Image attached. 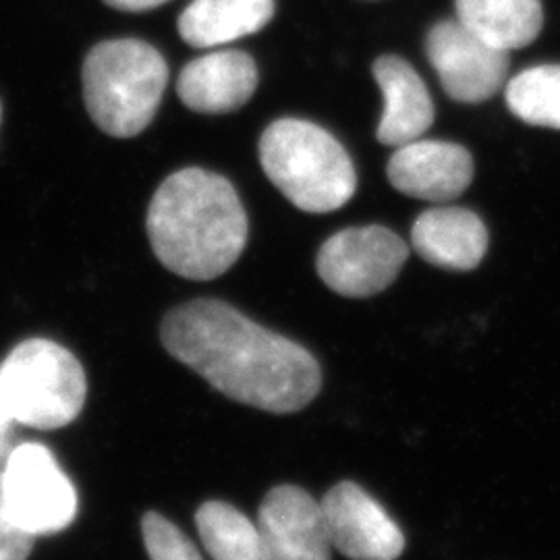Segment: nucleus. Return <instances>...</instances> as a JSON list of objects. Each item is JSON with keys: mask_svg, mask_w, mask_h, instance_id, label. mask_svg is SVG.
Instances as JSON below:
<instances>
[{"mask_svg": "<svg viewBox=\"0 0 560 560\" xmlns=\"http://www.w3.org/2000/svg\"><path fill=\"white\" fill-rule=\"evenodd\" d=\"M409 258L407 243L381 224L345 229L324 245L316 258L324 284L349 300H368L386 291Z\"/></svg>", "mask_w": 560, "mask_h": 560, "instance_id": "0eeeda50", "label": "nucleus"}, {"mask_svg": "<svg viewBox=\"0 0 560 560\" xmlns=\"http://www.w3.org/2000/svg\"><path fill=\"white\" fill-rule=\"evenodd\" d=\"M506 104L527 125L560 129V65L521 71L506 85Z\"/></svg>", "mask_w": 560, "mask_h": 560, "instance_id": "a211bd4d", "label": "nucleus"}, {"mask_svg": "<svg viewBox=\"0 0 560 560\" xmlns=\"http://www.w3.org/2000/svg\"><path fill=\"white\" fill-rule=\"evenodd\" d=\"M13 423H15V420H13L7 402H4L2 395H0V457H4V459L11 453V448H9V434H11V425Z\"/></svg>", "mask_w": 560, "mask_h": 560, "instance_id": "412c9836", "label": "nucleus"}, {"mask_svg": "<svg viewBox=\"0 0 560 560\" xmlns=\"http://www.w3.org/2000/svg\"><path fill=\"white\" fill-rule=\"evenodd\" d=\"M145 226L162 266L189 280L222 277L240 260L249 233L235 187L203 168H183L162 180Z\"/></svg>", "mask_w": 560, "mask_h": 560, "instance_id": "f03ea898", "label": "nucleus"}, {"mask_svg": "<svg viewBox=\"0 0 560 560\" xmlns=\"http://www.w3.org/2000/svg\"><path fill=\"white\" fill-rule=\"evenodd\" d=\"M141 536L150 560H203L198 546L161 513L148 511L141 517Z\"/></svg>", "mask_w": 560, "mask_h": 560, "instance_id": "6ab92c4d", "label": "nucleus"}, {"mask_svg": "<svg viewBox=\"0 0 560 560\" xmlns=\"http://www.w3.org/2000/svg\"><path fill=\"white\" fill-rule=\"evenodd\" d=\"M258 527L268 560H330L320 502L300 486H275L260 504Z\"/></svg>", "mask_w": 560, "mask_h": 560, "instance_id": "9d476101", "label": "nucleus"}, {"mask_svg": "<svg viewBox=\"0 0 560 560\" xmlns=\"http://www.w3.org/2000/svg\"><path fill=\"white\" fill-rule=\"evenodd\" d=\"M0 395L15 423L59 430L78 420L88 397L80 360L59 342L27 339L0 365Z\"/></svg>", "mask_w": 560, "mask_h": 560, "instance_id": "39448f33", "label": "nucleus"}, {"mask_svg": "<svg viewBox=\"0 0 560 560\" xmlns=\"http://www.w3.org/2000/svg\"><path fill=\"white\" fill-rule=\"evenodd\" d=\"M0 119H2V106H0Z\"/></svg>", "mask_w": 560, "mask_h": 560, "instance_id": "5701e85b", "label": "nucleus"}, {"mask_svg": "<svg viewBox=\"0 0 560 560\" xmlns=\"http://www.w3.org/2000/svg\"><path fill=\"white\" fill-rule=\"evenodd\" d=\"M372 73L384 96V115L376 131L378 141L399 148L420 140L434 122V102L416 69L400 57H381Z\"/></svg>", "mask_w": 560, "mask_h": 560, "instance_id": "4468645a", "label": "nucleus"}, {"mask_svg": "<svg viewBox=\"0 0 560 560\" xmlns=\"http://www.w3.org/2000/svg\"><path fill=\"white\" fill-rule=\"evenodd\" d=\"M0 492L9 520L34 538L59 534L78 515V492L44 444L11 448L0 471Z\"/></svg>", "mask_w": 560, "mask_h": 560, "instance_id": "423d86ee", "label": "nucleus"}, {"mask_svg": "<svg viewBox=\"0 0 560 560\" xmlns=\"http://www.w3.org/2000/svg\"><path fill=\"white\" fill-rule=\"evenodd\" d=\"M266 177L295 208L326 214L342 208L358 189V173L340 141L320 125L279 119L260 140Z\"/></svg>", "mask_w": 560, "mask_h": 560, "instance_id": "7ed1b4c3", "label": "nucleus"}, {"mask_svg": "<svg viewBox=\"0 0 560 560\" xmlns=\"http://www.w3.org/2000/svg\"><path fill=\"white\" fill-rule=\"evenodd\" d=\"M196 527L214 560H268L258 523L229 502H203L196 511Z\"/></svg>", "mask_w": 560, "mask_h": 560, "instance_id": "f3484780", "label": "nucleus"}, {"mask_svg": "<svg viewBox=\"0 0 560 560\" xmlns=\"http://www.w3.org/2000/svg\"><path fill=\"white\" fill-rule=\"evenodd\" d=\"M258 81V67L247 52L214 50L180 71L177 94L194 113L224 115L252 101Z\"/></svg>", "mask_w": 560, "mask_h": 560, "instance_id": "f8f14e48", "label": "nucleus"}, {"mask_svg": "<svg viewBox=\"0 0 560 560\" xmlns=\"http://www.w3.org/2000/svg\"><path fill=\"white\" fill-rule=\"evenodd\" d=\"M425 55L444 92L463 104H480L497 96L509 73V52L478 38L459 20L441 21L430 30Z\"/></svg>", "mask_w": 560, "mask_h": 560, "instance_id": "6e6552de", "label": "nucleus"}, {"mask_svg": "<svg viewBox=\"0 0 560 560\" xmlns=\"http://www.w3.org/2000/svg\"><path fill=\"white\" fill-rule=\"evenodd\" d=\"M34 536L25 534L9 520L0 492V560H27L34 550Z\"/></svg>", "mask_w": 560, "mask_h": 560, "instance_id": "aec40b11", "label": "nucleus"}, {"mask_svg": "<svg viewBox=\"0 0 560 560\" xmlns=\"http://www.w3.org/2000/svg\"><path fill=\"white\" fill-rule=\"evenodd\" d=\"M471 154L451 141L416 140L402 143L386 166L390 185L416 200L451 201L474 180Z\"/></svg>", "mask_w": 560, "mask_h": 560, "instance_id": "9b49d317", "label": "nucleus"}, {"mask_svg": "<svg viewBox=\"0 0 560 560\" xmlns=\"http://www.w3.org/2000/svg\"><path fill=\"white\" fill-rule=\"evenodd\" d=\"M411 243L421 260L442 270L469 272L488 252V229L467 208H432L413 224Z\"/></svg>", "mask_w": 560, "mask_h": 560, "instance_id": "ddd939ff", "label": "nucleus"}, {"mask_svg": "<svg viewBox=\"0 0 560 560\" xmlns=\"http://www.w3.org/2000/svg\"><path fill=\"white\" fill-rule=\"evenodd\" d=\"M275 18V0H194L180 13L179 36L194 48H217L252 36Z\"/></svg>", "mask_w": 560, "mask_h": 560, "instance_id": "2eb2a0df", "label": "nucleus"}, {"mask_svg": "<svg viewBox=\"0 0 560 560\" xmlns=\"http://www.w3.org/2000/svg\"><path fill=\"white\" fill-rule=\"evenodd\" d=\"M332 548L349 560H397L405 536L360 483L339 481L320 502Z\"/></svg>", "mask_w": 560, "mask_h": 560, "instance_id": "1a4fd4ad", "label": "nucleus"}, {"mask_svg": "<svg viewBox=\"0 0 560 560\" xmlns=\"http://www.w3.org/2000/svg\"><path fill=\"white\" fill-rule=\"evenodd\" d=\"M161 340L175 360L221 395L266 413H298L320 395L318 360L219 300H196L162 320Z\"/></svg>", "mask_w": 560, "mask_h": 560, "instance_id": "f257e3e1", "label": "nucleus"}, {"mask_svg": "<svg viewBox=\"0 0 560 560\" xmlns=\"http://www.w3.org/2000/svg\"><path fill=\"white\" fill-rule=\"evenodd\" d=\"M108 7L119 9V11H129V13H141V11H150L156 9L161 4H166L168 0H104Z\"/></svg>", "mask_w": 560, "mask_h": 560, "instance_id": "4be33fe9", "label": "nucleus"}, {"mask_svg": "<svg viewBox=\"0 0 560 560\" xmlns=\"http://www.w3.org/2000/svg\"><path fill=\"white\" fill-rule=\"evenodd\" d=\"M81 81L92 120L106 136L127 140L154 119L168 83V65L148 42H102L85 57Z\"/></svg>", "mask_w": 560, "mask_h": 560, "instance_id": "20e7f679", "label": "nucleus"}, {"mask_svg": "<svg viewBox=\"0 0 560 560\" xmlns=\"http://www.w3.org/2000/svg\"><path fill=\"white\" fill-rule=\"evenodd\" d=\"M455 7L469 32L504 52L532 44L544 25L540 0H455Z\"/></svg>", "mask_w": 560, "mask_h": 560, "instance_id": "dca6fc26", "label": "nucleus"}]
</instances>
